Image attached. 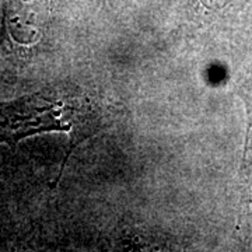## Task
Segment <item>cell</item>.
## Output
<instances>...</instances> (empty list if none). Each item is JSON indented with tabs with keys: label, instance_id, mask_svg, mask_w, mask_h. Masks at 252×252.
I'll list each match as a JSON object with an SVG mask.
<instances>
[{
	"label": "cell",
	"instance_id": "cell-2",
	"mask_svg": "<svg viewBox=\"0 0 252 252\" xmlns=\"http://www.w3.org/2000/svg\"><path fill=\"white\" fill-rule=\"evenodd\" d=\"M237 94L245 108L247 129L244 142L241 178L244 185V202L248 209V219L252 224V59L247 63L237 80Z\"/></svg>",
	"mask_w": 252,
	"mask_h": 252
},
{
	"label": "cell",
	"instance_id": "cell-1",
	"mask_svg": "<svg viewBox=\"0 0 252 252\" xmlns=\"http://www.w3.org/2000/svg\"><path fill=\"white\" fill-rule=\"evenodd\" d=\"M112 115L114 112L105 105L79 90L36 93L0 104V142L14 144L31 135L52 130L66 132L72 136L66 161L73 149L105 127Z\"/></svg>",
	"mask_w": 252,
	"mask_h": 252
}]
</instances>
